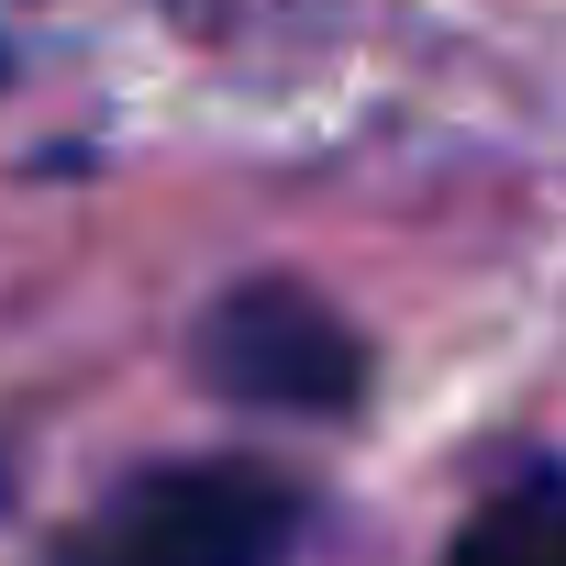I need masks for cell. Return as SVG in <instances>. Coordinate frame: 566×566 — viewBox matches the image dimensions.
Returning a JSON list of instances; mask_svg holds the SVG:
<instances>
[{"instance_id": "1", "label": "cell", "mask_w": 566, "mask_h": 566, "mask_svg": "<svg viewBox=\"0 0 566 566\" xmlns=\"http://www.w3.org/2000/svg\"><path fill=\"white\" fill-rule=\"evenodd\" d=\"M301 478L244 467V455H200V467H145L134 489H112L56 566H301Z\"/></svg>"}, {"instance_id": "2", "label": "cell", "mask_w": 566, "mask_h": 566, "mask_svg": "<svg viewBox=\"0 0 566 566\" xmlns=\"http://www.w3.org/2000/svg\"><path fill=\"white\" fill-rule=\"evenodd\" d=\"M200 378L222 389V400H244V411H356V389H367V345H356V323L334 312V301H312V290H290V277H255V290H233V301H211V323H200Z\"/></svg>"}, {"instance_id": "3", "label": "cell", "mask_w": 566, "mask_h": 566, "mask_svg": "<svg viewBox=\"0 0 566 566\" xmlns=\"http://www.w3.org/2000/svg\"><path fill=\"white\" fill-rule=\"evenodd\" d=\"M444 566H566V478H555V467H533V478L489 489Z\"/></svg>"}]
</instances>
